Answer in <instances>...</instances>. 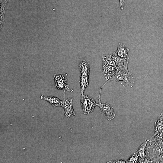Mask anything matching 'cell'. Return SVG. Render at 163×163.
<instances>
[{
  "instance_id": "8",
  "label": "cell",
  "mask_w": 163,
  "mask_h": 163,
  "mask_svg": "<svg viewBox=\"0 0 163 163\" xmlns=\"http://www.w3.org/2000/svg\"><path fill=\"white\" fill-rule=\"evenodd\" d=\"M40 98L47 101L53 107H62V100H60L58 98L55 96L41 95Z\"/></svg>"
},
{
  "instance_id": "4",
  "label": "cell",
  "mask_w": 163,
  "mask_h": 163,
  "mask_svg": "<svg viewBox=\"0 0 163 163\" xmlns=\"http://www.w3.org/2000/svg\"><path fill=\"white\" fill-rule=\"evenodd\" d=\"M146 153L147 155L158 156L163 153V139L153 141L147 147Z\"/></svg>"
},
{
  "instance_id": "16",
  "label": "cell",
  "mask_w": 163,
  "mask_h": 163,
  "mask_svg": "<svg viewBox=\"0 0 163 163\" xmlns=\"http://www.w3.org/2000/svg\"><path fill=\"white\" fill-rule=\"evenodd\" d=\"M139 155L136 152L132 154L127 160L128 163H138Z\"/></svg>"
},
{
  "instance_id": "10",
  "label": "cell",
  "mask_w": 163,
  "mask_h": 163,
  "mask_svg": "<svg viewBox=\"0 0 163 163\" xmlns=\"http://www.w3.org/2000/svg\"><path fill=\"white\" fill-rule=\"evenodd\" d=\"M149 142V140L147 139L142 143L136 152L141 159H143L148 155L146 154L147 144Z\"/></svg>"
},
{
  "instance_id": "9",
  "label": "cell",
  "mask_w": 163,
  "mask_h": 163,
  "mask_svg": "<svg viewBox=\"0 0 163 163\" xmlns=\"http://www.w3.org/2000/svg\"><path fill=\"white\" fill-rule=\"evenodd\" d=\"M89 82V75L81 74L79 81L81 88V94H83L85 88L88 86Z\"/></svg>"
},
{
  "instance_id": "12",
  "label": "cell",
  "mask_w": 163,
  "mask_h": 163,
  "mask_svg": "<svg viewBox=\"0 0 163 163\" xmlns=\"http://www.w3.org/2000/svg\"><path fill=\"white\" fill-rule=\"evenodd\" d=\"M79 68L81 74H86L89 75L90 72L89 65L86 61L84 60L80 64Z\"/></svg>"
},
{
  "instance_id": "5",
  "label": "cell",
  "mask_w": 163,
  "mask_h": 163,
  "mask_svg": "<svg viewBox=\"0 0 163 163\" xmlns=\"http://www.w3.org/2000/svg\"><path fill=\"white\" fill-rule=\"evenodd\" d=\"M73 99L72 97H70L62 100V107L64 110L65 116L67 118L74 116L75 114L72 106Z\"/></svg>"
},
{
  "instance_id": "20",
  "label": "cell",
  "mask_w": 163,
  "mask_h": 163,
  "mask_svg": "<svg viewBox=\"0 0 163 163\" xmlns=\"http://www.w3.org/2000/svg\"><path fill=\"white\" fill-rule=\"evenodd\" d=\"M159 117L163 120V112L161 113Z\"/></svg>"
},
{
  "instance_id": "6",
  "label": "cell",
  "mask_w": 163,
  "mask_h": 163,
  "mask_svg": "<svg viewBox=\"0 0 163 163\" xmlns=\"http://www.w3.org/2000/svg\"><path fill=\"white\" fill-rule=\"evenodd\" d=\"M102 69L106 82L103 85H104L115 75L117 69L116 67L114 66L106 65L104 64H103Z\"/></svg>"
},
{
  "instance_id": "3",
  "label": "cell",
  "mask_w": 163,
  "mask_h": 163,
  "mask_svg": "<svg viewBox=\"0 0 163 163\" xmlns=\"http://www.w3.org/2000/svg\"><path fill=\"white\" fill-rule=\"evenodd\" d=\"M67 75L66 73H64L60 75L54 74L53 79L55 82V86L58 90H63L65 94V91L72 92L73 90L70 88L69 86L67 85V81L66 76Z\"/></svg>"
},
{
  "instance_id": "14",
  "label": "cell",
  "mask_w": 163,
  "mask_h": 163,
  "mask_svg": "<svg viewBox=\"0 0 163 163\" xmlns=\"http://www.w3.org/2000/svg\"><path fill=\"white\" fill-rule=\"evenodd\" d=\"M80 104L85 114H88V106L86 95L81 94Z\"/></svg>"
},
{
  "instance_id": "17",
  "label": "cell",
  "mask_w": 163,
  "mask_h": 163,
  "mask_svg": "<svg viewBox=\"0 0 163 163\" xmlns=\"http://www.w3.org/2000/svg\"><path fill=\"white\" fill-rule=\"evenodd\" d=\"M154 163H163V153L154 157Z\"/></svg>"
},
{
  "instance_id": "18",
  "label": "cell",
  "mask_w": 163,
  "mask_h": 163,
  "mask_svg": "<svg viewBox=\"0 0 163 163\" xmlns=\"http://www.w3.org/2000/svg\"><path fill=\"white\" fill-rule=\"evenodd\" d=\"M107 163H128V162L126 160L118 159L116 160L110 161Z\"/></svg>"
},
{
  "instance_id": "13",
  "label": "cell",
  "mask_w": 163,
  "mask_h": 163,
  "mask_svg": "<svg viewBox=\"0 0 163 163\" xmlns=\"http://www.w3.org/2000/svg\"><path fill=\"white\" fill-rule=\"evenodd\" d=\"M86 97L88 103V114H89L94 110L95 107L97 106V103L92 97L86 95Z\"/></svg>"
},
{
  "instance_id": "2",
  "label": "cell",
  "mask_w": 163,
  "mask_h": 163,
  "mask_svg": "<svg viewBox=\"0 0 163 163\" xmlns=\"http://www.w3.org/2000/svg\"><path fill=\"white\" fill-rule=\"evenodd\" d=\"M102 86L100 88V90L98 97L99 103L97 104V106L100 108V113L105 117L108 120L110 121L114 119L115 117V114L114 112L113 107L108 103L102 104L100 99Z\"/></svg>"
},
{
  "instance_id": "15",
  "label": "cell",
  "mask_w": 163,
  "mask_h": 163,
  "mask_svg": "<svg viewBox=\"0 0 163 163\" xmlns=\"http://www.w3.org/2000/svg\"><path fill=\"white\" fill-rule=\"evenodd\" d=\"M103 64L112 65L115 66V64L113 60L112 54L105 55L102 57Z\"/></svg>"
},
{
  "instance_id": "19",
  "label": "cell",
  "mask_w": 163,
  "mask_h": 163,
  "mask_svg": "<svg viewBox=\"0 0 163 163\" xmlns=\"http://www.w3.org/2000/svg\"><path fill=\"white\" fill-rule=\"evenodd\" d=\"M120 3V6L121 10H123L124 6L125 0H119Z\"/></svg>"
},
{
  "instance_id": "21",
  "label": "cell",
  "mask_w": 163,
  "mask_h": 163,
  "mask_svg": "<svg viewBox=\"0 0 163 163\" xmlns=\"http://www.w3.org/2000/svg\"><path fill=\"white\" fill-rule=\"evenodd\" d=\"M5 0L6 2V1H8L10 0Z\"/></svg>"
},
{
  "instance_id": "1",
  "label": "cell",
  "mask_w": 163,
  "mask_h": 163,
  "mask_svg": "<svg viewBox=\"0 0 163 163\" xmlns=\"http://www.w3.org/2000/svg\"><path fill=\"white\" fill-rule=\"evenodd\" d=\"M116 68L117 70L115 75L109 81H112L116 82L122 81L125 83L123 87L129 86L133 88L135 84V80L128 70V65Z\"/></svg>"
},
{
  "instance_id": "11",
  "label": "cell",
  "mask_w": 163,
  "mask_h": 163,
  "mask_svg": "<svg viewBox=\"0 0 163 163\" xmlns=\"http://www.w3.org/2000/svg\"><path fill=\"white\" fill-rule=\"evenodd\" d=\"M163 132V120L159 117L155 123V132L152 136Z\"/></svg>"
},
{
  "instance_id": "7",
  "label": "cell",
  "mask_w": 163,
  "mask_h": 163,
  "mask_svg": "<svg viewBox=\"0 0 163 163\" xmlns=\"http://www.w3.org/2000/svg\"><path fill=\"white\" fill-rule=\"evenodd\" d=\"M129 51V48L126 47L124 43H120L118 44L117 49L115 53L119 57L129 61V57L128 53Z\"/></svg>"
}]
</instances>
